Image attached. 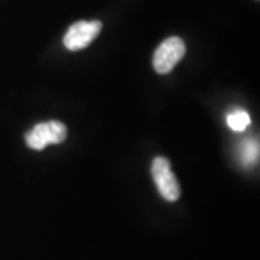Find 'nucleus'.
<instances>
[{"instance_id": "obj_1", "label": "nucleus", "mask_w": 260, "mask_h": 260, "mask_svg": "<svg viewBox=\"0 0 260 260\" xmlns=\"http://www.w3.org/2000/svg\"><path fill=\"white\" fill-rule=\"evenodd\" d=\"M67 127L64 123L56 120L39 123L34 129L26 133V143L29 148L42 150L48 145L62 143L67 139Z\"/></svg>"}, {"instance_id": "obj_2", "label": "nucleus", "mask_w": 260, "mask_h": 260, "mask_svg": "<svg viewBox=\"0 0 260 260\" xmlns=\"http://www.w3.org/2000/svg\"><path fill=\"white\" fill-rule=\"evenodd\" d=\"M185 44L181 38L172 37L165 39L153 55V68L159 74L171 73L175 65L185 55Z\"/></svg>"}, {"instance_id": "obj_3", "label": "nucleus", "mask_w": 260, "mask_h": 260, "mask_svg": "<svg viewBox=\"0 0 260 260\" xmlns=\"http://www.w3.org/2000/svg\"><path fill=\"white\" fill-rule=\"evenodd\" d=\"M103 25L100 20H80L67 30L64 37V45L70 51H80L87 48L99 34L102 32Z\"/></svg>"}, {"instance_id": "obj_4", "label": "nucleus", "mask_w": 260, "mask_h": 260, "mask_svg": "<svg viewBox=\"0 0 260 260\" xmlns=\"http://www.w3.org/2000/svg\"><path fill=\"white\" fill-rule=\"evenodd\" d=\"M152 175H153L160 195L167 201H177L181 195V188H179L175 174L172 172L171 162L164 156L155 158L152 164Z\"/></svg>"}, {"instance_id": "obj_5", "label": "nucleus", "mask_w": 260, "mask_h": 260, "mask_svg": "<svg viewBox=\"0 0 260 260\" xmlns=\"http://www.w3.org/2000/svg\"><path fill=\"white\" fill-rule=\"evenodd\" d=\"M240 159L244 167L254 165L259 159V142L257 140H244L240 146Z\"/></svg>"}, {"instance_id": "obj_6", "label": "nucleus", "mask_w": 260, "mask_h": 260, "mask_svg": "<svg viewBox=\"0 0 260 260\" xmlns=\"http://www.w3.org/2000/svg\"><path fill=\"white\" fill-rule=\"evenodd\" d=\"M227 123H229V127L234 132H243L250 124V116L243 110H237L229 114Z\"/></svg>"}]
</instances>
